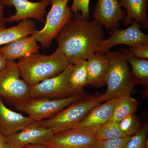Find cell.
<instances>
[{
    "mask_svg": "<svg viewBox=\"0 0 148 148\" xmlns=\"http://www.w3.org/2000/svg\"><path fill=\"white\" fill-rule=\"evenodd\" d=\"M23 148H47V147L45 145H31L25 146Z\"/></svg>",
    "mask_w": 148,
    "mask_h": 148,
    "instance_id": "cell-32",
    "label": "cell"
},
{
    "mask_svg": "<svg viewBox=\"0 0 148 148\" xmlns=\"http://www.w3.org/2000/svg\"><path fill=\"white\" fill-rule=\"evenodd\" d=\"M36 24L34 20L27 19L9 28H6L5 26L0 27V46L8 44L20 38L30 36L36 30Z\"/></svg>",
    "mask_w": 148,
    "mask_h": 148,
    "instance_id": "cell-19",
    "label": "cell"
},
{
    "mask_svg": "<svg viewBox=\"0 0 148 148\" xmlns=\"http://www.w3.org/2000/svg\"><path fill=\"white\" fill-rule=\"evenodd\" d=\"M5 148H19L18 147H14V146L12 145H10V144H8V143H7L6 145Z\"/></svg>",
    "mask_w": 148,
    "mask_h": 148,
    "instance_id": "cell-33",
    "label": "cell"
},
{
    "mask_svg": "<svg viewBox=\"0 0 148 148\" xmlns=\"http://www.w3.org/2000/svg\"><path fill=\"white\" fill-rule=\"evenodd\" d=\"M148 0H120L121 6L125 8L127 12V16L123 21L125 26H128L134 21L141 28L147 30L148 27Z\"/></svg>",
    "mask_w": 148,
    "mask_h": 148,
    "instance_id": "cell-18",
    "label": "cell"
},
{
    "mask_svg": "<svg viewBox=\"0 0 148 148\" xmlns=\"http://www.w3.org/2000/svg\"><path fill=\"white\" fill-rule=\"evenodd\" d=\"M54 135L49 128L35 122L19 132L6 137L7 143L19 148L31 145H45Z\"/></svg>",
    "mask_w": 148,
    "mask_h": 148,
    "instance_id": "cell-12",
    "label": "cell"
},
{
    "mask_svg": "<svg viewBox=\"0 0 148 148\" xmlns=\"http://www.w3.org/2000/svg\"><path fill=\"white\" fill-rule=\"evenodd\" d=\"M121 98H112L93 108L74 128L97 131L101 125L111 119L114 109Z\"/></svg>",
    "mask_w": 148,
    "mask_h": 148,
    "instance_id": "cell-14",
    "label": "cell"
},
{
    "mask_svg": "<svg viewBox=\"0 0 148 148\" xmlns=\"http://www.w3.org/2000/svg\"><path fill=\"white\" fill-rule=\"evenodd\" d=\"M148 126H142L139 132L132 136L125 148H148Z\"/></svg>",
    "mask_w": 148,
    "mask_h": 148,
    "instance_id": "cell-25",
    "label": "cell"
},
{
    "mask_svg": "<svg viewBox=\"0 0 148 148\" xmlns=\"http://www.w3.org/2000/svg\"><path fill=\"white\" fill-rule=\"evenodd\" d=\"M120 128L125 136H132L140 131L142 126L136 114L125 117L119 122Z\"/></svg>",
    "mask_w": 148,
    "mask_h": 148,
    "instance_id": "cell-24",
    "label": "cell"
},
{
    "mask_svg": "<svg viewBox=\"0 0 148 148\" xmlns=\"http://www.w3.org/2000/svg\"><path fill=\"white\" fill-rule=\"evenodd\" d=\"M20 77L16 63L8 61L0 72V97L14 105L30 98L29 85Z\"/></svg>",
    "mask_w": 148,
    "mask_h": 148,
    "instance_id": "cell-7",
    "label": "cell"
},
{
    "mask_svg": "<svg viewBox=\"0 0 148 148\" xmlns=\"http://www.w3.org/2000/svg\"><path fill=\"white\" fill-rule=\"evenodd\" d=\"M87 84L94 87L106 85L110 61L105 53L96 52L87 60Z\"/></svg>",
    "mask_w": 148,
    "mask_h": 148,
    "instance_id": "cell-17",
    "label": "cell"
},
{
    "mask_svg": "<svg viewBox=\"0 0 148 148\" xmlns=\"http://www.w3.org/2000/svg\"><path fill=\"white\" fill-rule=\"evenodd\" d=\"M40 49L37 41L31 36L20 38L0 47V53L7 61H14L39 53Z\"/></svg>",
    "mask_w": 148,
    "mask_h": 148,
    "instance_id": "cell-16",
    "label": "cell"
},
{
    "mask_svg": "<svg viewBox=\"0 0 148 148\" xmlns=\"http://www.w3.org/2000/svg\"><path fill=\"white\" fill-rule=\"evenodd\" d=\"M6 144V137L0 132V148H5Z\"/></svg>",
    "mask_w": 148,
    "mask_h": 148,
    "instance_id": "cell-31",
    "label": "cell"
},
{
    "mask_svg": "<svg viewBox=\"0 0 148 148\" xmlns=\"http://www.w3.org/2000/svg\"><path fill=\"white\" fill-rule=\"evenodd\" d=\"M96 131L73 128L56 133L45 145L53 148H97Z\"/></svg>",
    "mask_w": 148,
    "mask_h": 148,
    "instance_id": "cell-9",
    "label": "cell"
},
{
    "mask_svg": "<svg viewBox=\"0 0 148 148\" xmlns=\"http://www.w3.org/2000/svg\"><path fill=\"white\" fill-rule=\"evenodd\" d=\"M50 1L51 7L47 16L44 27L41 30H35L31 35L37 42L40 43L43 48L51 45L52 40L75 15L68 5L70 0Z\"/></svg>",
    "mask_w": 148,
    "mask_h": 148,
    "instance_id": "cell-6",
    "label": "cell"
},
{
    "mask_svg": "<svg viewBox=\"0 0 148 148\" xmlns=\"http://www.w3.org/2000/svg\"><path fill=\"white\" fill-rule=\"evenodd\" d=\"M129 50L137 58L144 59L148 58V44L140 45L130 47Z\"/></svg>",
    "mask_w": 148,
    "mask_h": 148,
    "instance_id": "cell-28",
    "label": "cell"
},
{
    "mask_svg": "<svg viewBox=\"0 0 148 148\" xmlns=\"http://www.w3.org/2000/svg\"><path fill=\"white\" fill-rule=\"evenodd\" d=\"M139 106L138 101L131 95L122 97L114 109L110 120L119 122L127 116L135 114Z\"/></svg>",
    "mask_w": 148,
    "mask_h": 148,
    "instance_id": "cell-21",
    "label": "cell"
},
{
    "mask_svg": "<svg viewBox=\"0 0 148 148\" xmlns=\"http://www.w3.org/2000/svg\"><path fill=\"white\" fill-rule=\"evenodd\" d=\"M4 5L2 0H0V27H3L6 22L5 18L4 17Z\"/></svg>",
    "mask_w": 148,
    "mask_h": 148,
    "instance_id": "cell-29",
    "label": "cell"
},
{
    "mask_svg": "<svg viewBox=\"0 0 148 148\" xmlns=\"http://www.w3.org/2000/svg\"><path fill=\"white\" fill-rule=\"evenodd\" d=\"M125 12L121 9L120 0H98L92 17L111 32L118 29L120 21L125 17Z\"/></svg>",
    "mask_w": 148,
    "mask_h": 148,
    "instance_id": "cell-13",
    "label": "cell"
},
{
    "mask_svg": "<svg viewBox=\"0 0 148 148\" xmlns=\"http://www.w3.org/2000/svg\"><path fill=\"white\" fill-rule=\"evenodd\" d=\"M69 82L72 89L75 92L84 91V87L87 85V61H80L74 65Z\"/></svg>",
    "mask_w": 148,
    "mask_h": 148,
    "instance_id": "cell-22",
    "label": "cell"
},
{
    "mask_svg": "<svg viewBox=\"0 0 148 148\" xmlns=\"http://www.w3.org/2000/svg\"><path fill=\"white\" fill-rule=\"evenodd\" d=\"M8 61L0 53V72L5 68L8 63Z\"/></svg>",
    "mask_w": 148,
    "mask_h": 148,
    "instance_id": "cell-30",
    "label": "cell"
},
{
    "mask_svg": "<svg viewBox=\"0 0 148 148\" xmlns=\"http://www.w3.org/2000/svg\"><path fill=\"white\" fill-rule=\"evenodd\" d=\"M2 2L4 6H14L16 9V13L14 15L5 18L6 22L9 23L32 18L44 23L47 8L51 3L50 0H41L38 2L29 0H2Z\"/></svg>",
    "mask_w": 148,
    "mask_h": 148,
    "instance_id": "cell-11",
    "label": "cell"
},
{
    "mask_svg": "<svg viewBox=\"0 0 148 148\" xmlns=\"http://www.w3.org/2000/svg\"><path fill=\"white\" fill-rule=\"evenodd\" d=\"M30 117L10 110L0 97V132L6 137L16 133L34 123Z\"/></svg>",
    "mask_w": 148,
    "mask_h": 148,
    "instance_id": "cell-15",
    "label": "cell"
},
{
    "mask_svg": "<svg viewBox=\"0 0 148 148\" xmlns=\"http://www.w3.org/2000/svg\"><path fill=\"white\" fill-rule=\"evenodd\" d=\"M105 53L110 64L106 79L108 87L106 93L100 96L101 101L131 95L135 85L126 57L122 52L109 50Z\"/></svg>",
    "mask_w": 148,
    "mask_h": 148,
    "instance_id": "cell-3",
    "label": "cell"
},
{
    "mask_svg": "<svg viewBox=\"0 0 148 148\" xmlns=\"http://www.w3.org/2000/svg\"><path fill=\"white\" fill-rule=\"evenodd\" d=\"M122 53L126 57L132 67L131 74L135 85L141 84L148 86V61L147 59L137 58L129 49H123Z\"/></svg>",
    "mask_w": 148,
    "mask_h": 148,
    "instance_id": "cell-20",
    "label": "cell"
},
{
    "mask_svg": "<svg viewBox=\"0 0 148 148\" xmlns=\"http://www.w3.org/2000/svg\"><path fill=\"white\" fill-rule=\"evenodd\" d=\"M131 136L98 140L97 148H125Z\"/></svg>",
    "mask_w": 148,
    "mask_h": 148,
    "instance_id": "cell-26",
    "label": "cell"
},
{
    "mask_svg": "<svg viewBox=\"0 0 148 148\" xmlns=\"http://www.w3.org/2000/svg\"><path fill=\"white\" fill-rule=\"evenodd\" d=\"M103 24L89 21L79 12L64 26L57 39L56 52L63 53L69 64L75 65L98 52L104 40Z\"/></svg>",
    "mask_w": 148,
    "mask_h": 148,
    "instance_id": "cell-1",
    "label": "cell"
},
{
    "mask_svg": "<svg viewBox=\"0 0 148 148\" xmlns=\"http://www.w3.org/2000/svg\"><path fill=\"white\" fill-rule=\"evenodd\" d=\"M90 0H73L71 9L74 15L81 12L82 15L85 19L89 20V3Z\"/></svg>",
    "mask_w": 148,
    "mask_h": 148,
    "instance_id": "cell-27",
    "label": "cell"
},
{
    "mask_svg": "<svg viewBox=\"0 0 148 148\" xmlns=\"http://www.w3.org/2000/svg\"><path fill=\"white\" fill-rule=\"evenodd\" d=\"M47 148H52V147H48V146H47Z\"/></svg>",
    "mask_w": 148,
    "mask_h": 148,
    "instance_id": "cell-34",
    "label": "cell"
},
{
    "mask_svg": "<svg viewBox=\"0 0 148 148\" xmlns=\"http://www.w3.org/2000/svg\"><path fill=\"white\" fill-rule=\"evenodd\" d=\"M101 95H88L72 103L51 117L38 122L39 123L51 130L54 134L75 128L91 110L102 103Z\"/></svg>",
    "mask_w": 148,
    "mask_h": 148,
    "instance_id": "cell-4",
    "label": "cell"
},
{
    "mask_svg": "<svg viewBox=\"0 0 148 148\" xmlns=\"http://www.w3.org/2000/svg\"><path fill=\"white\" fill-rule=\"evenodd\" d=\"M22 78L29 85L57 75L70 65L63 53L49 55L34 53L20 58L16 63Z\"/></svg>",
    "mask_w": 148,
    "mask_h": 148,
    "instance_id": "cell-2",
    "label": "cell"
},
{
    "mask_svg": "<svg viewBox=\"0 0 148 148\" xmlns=\"http://www.w3.org/2000/svg\"><path fill=\"white\" fill-rule=\"evenodd\" d=\"M74 65L70 64L63 72L36 84L29 85L30 98L44 97L59 99L66 98L77 92L71 87L69 78Z\"/></svg>",
    "mask_w": 148,
    "mask_h": 148,
    "instance_id": "cell-8",
    "label": "cell"
},
{
    "mask_svg": "<svg viewBox=\"0 0 148 148\" xmlns=\"http://www.w3.org/2000/svg\"><path fill=\"white\" fill-rule=\"evenodd\" d=\"M98 140L116 139L125 136L120 128L119 122L110 120L101 125L96 131Z\"/></svg>",
    "mask_w": 148,
    "mask_h": 148,
    "instance_id": "cell-23",
    "label": "cell"
},
{
    "mask_svg": "<svg viewBox=\"0 0 148 148\" xmlns=\"http://www.w3.org/2000/svg\"><path fill=\"white\" fill-rule=\"evenodd\" d=\"M141 28L137 22L133 21L126 29H114L110 32V36L103 40L98 52L105 53L118 45H125L132 47L148 44V35L143 33Z\"/></svg>",
    "mask_w": 148,
    "mask_h": 148,
    "instance_id": "cell-10",
    "label": "cell"
},
{
    "mask_svg": "<svg viewBox=\"0 0 148 148\" xmlns=\"http://www.w3.org/2000/svg\"><path fill=\"white\" fill-rule=\"evenodd\" d=\"M87 96L84 92L59 99L29 98L14 105L17 110L26 113L35 121L39 122L51 117L72 103Z\"/></svg>",
    "mask_w": 148,
    "mask_h": 148,
    "instance_id": "cell-5",
    "label": "cell"
}]
</instances>
